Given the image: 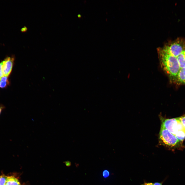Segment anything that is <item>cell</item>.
<instances>
[{"instance_id": "6da1fadb", "label": "cell", "mask_w": 185, "mask_h": 185, "mask_svg": "<svg viewBox=\"0 0 185 185\" xmlns=\"http://www.w3.org/2000/svg\"><path fill=\"white\" fill-rule=\"evenodd\" d=\"M158 50L162 68L168 76L170 81L176 83L180 69L177 57L170 55L161 48Z\"/></svg>"}, {"instance_id": "7a4b0ae2", "label": "cell", "mask_w": 185, "mask_h": 185, "mask_svg": "<svg viewBox=\"0 0 185 185\" xmlns=\"http://www.w3.org/2000/svg\"><path fill=\"white\" fill-rule=\"evenodd\" d=\"M162 127L175 135L180 142L185 138V130L182 124L179 117L170 119L161 117Z\"/></svg>"}, {"instance_id": "3957f363", "label": "cell", "mask_w": 185, "mask_h": 185, "mask_svg": "<svg viewBox=\"0 0 185 185\" xmlns=\"http://www.w3.org/2000/svg\"><path fill=\"white\" fill-rule=\"evenodd\" d=\"M159 140L161 144L172 150L183 148L182 142L169 131L162 127L159 134Z\"/></svg>"}, {"instance_id": "277c9868", "label": "cell", "mask_w": 185, "mask_h": 185, "mask_svg": "<svg viewBox=\"0 0 185 185\" xmlns=\"http://www.w3.org/2000/svg\"><path fill=\"white\" fill-rule=\"evenodd\" d=\"M161 49L170 55L177 57L185 50V40L177 39L166 44Z\"/></svg>"}, {"instance_id": "5b68a950", "label": "cell", "mask_w": 185, "mask_h": 185, "mask_svg": "<svg viewBox=\"0 0 185 185\" xmlns=\"http://www.w3.org/2000/svg\"><path fill=\"white\" fill-rule=\"evenodd\" d=\"M14 58L8 57L2 61V70L3 76L8 77L12 70Z\"/></svg>"}, {"instance_id": "8992f818", "label": "cell", "mask_w": 185, "mask_h": 185, "mask_svg": "<svg viewBox=\"0 0 185 185\" xmlns=\"http://www.w3.org/2000/svg\"><path fill=\"white\" fill-rule=\"evenodd\" d=\"M176 83L178 85H185V67L180 68Z\"/></svg>"}, {"instance_id": "52a82bcc", "label": "cell", "mask_w": 185, "mask_h": 185, "mask_svg": "<svg viewBox=\"0 0 185 185\" xmlns=\"http://www.w3.org/2000/svg\"><path fill=\"white\" fill-rule=\"evenodd\" d=\"M6 184L7 185H21L18 180L13 176L7 177Z\"/></svg>"}, {"instance_id": "ba28073f", "label": "cell", "mask_w": 185, "mask_h": 185, "mask_svg": "<svg viewBox=\"0 0 185 185\" xmlns=\"http://www.w3.org/2000/svg\"><path fill=\"white\" fill-rule=\"evenodd\" d=\"M177 58L180 68L185 67V50Z\"/></svg>"}, {"instance_id": "9c48e42d", "label": "cell", "mask_w": 185, "mask_h": 185, "mask_svg": "<svg viewBox=\"0 0 185 185\" xmlns=\"http://www.w3.org/2000/svg\"><path fill=\"white\" fill-rule=\"evenodd\" d=\"M8 77L3 76L1 78L0 80V88H4L6 87L9 84Z\"/></svg>"}, {"instance_id": "30bf717a", "label": "cell", "mask_w": 185, "mask_h": 185, "mask_svg": "<svg viewBox=\"0 0 185 185\" xmlns=\"http://www.w3.org/2000/svg\"><path fill=\"white\" fill-rule=\"evenodd\" d=\"M7 177L5 175L0 176V185H4L6 184Z\"/></svg>"}, {"instance_id": "8fae6325", "label": "cell", "mask_w": 185, "mask_h": 185, "mask_svg": "<svg viewBox=\"0 0 185 185\" xmlns=\"http://www.w3.org/2000/svg\"><path fill=\"white\" fill-rule=\"evenodd\" d=\"M180 121L185 130V114L182 116L179 117Z\"/></svg>"}, {"instance_id": "7c38bea8", "label": "cell", "mask_w": 185, "mask_h": 185, "mask_svg": "<svg viewBox=\"0 0 185 185\" xmlns=\"http://www.w3.org/2000/svg\"><path fill=\"white\" fill-rule=\"evenodd\" d=\"M102 174L103 177L105 178H106L109 176L110 173L108 170H105L103 171Z\"/></svg>"}, {"instance_id": "4fadbf2b", "label": "cell", "mask_w": 185, "mask_h": 185, "mask_svg": "<svg viewBox=\"0 0 185 185\" xmlns=\"http://www.w3.org/2000/svg\"><path fill=\"white\" fill-rule=\"evenodd\" d=\"M4 76L2 70V62L0 63V78H1Z\"/></svg>"}, {"instance_id": "5bb4252c", "label": "cell", "mask_w": 185, "mask_h": 185, "mask_svg": "<svg viewBox=\"0 0 185 185\" xmlns=\"http://www.w3.org/2000/svg\"><path fill=\"white\" fill-rule=\"evenodd\" d=\"M141 185H154V183L152 182H144Z\"/></svg>"}, {"instance_id": "9a60e30c", "label": "cell", "mask_w": 185, "mask_h": 185, "mask_svg": "<svg viewBox=\"0 0 185 185\" xmlns=\"http://www.w3.org/2000/svg\"><path fill=\"white\" fill-rule=\"evenodd\" d=\"M27 30V28L26 26H24L21 29V31L22 32H25Z\"/></svg>"}, {"instance_id": "2e32d148", "label": "cell", "mask_w": 185, "mask_h": 185, "mask_svg": "<svg viewBox=\"0 0 185 185\" xmlns=\"http://www.w3.org/2000/svg\"><path fill=\"white\" fill-rule=\"evenodd\" d=\"M4 108V107L2 105H0V115L2 111Z\"/></svg>"}, {"instance_id": "e0dca14e", "label": "cell", "mask_w": 185, "mask_h": 185, "mask_svg": "<svg viewBox=\"0 0 185 185\" xmlns=\"http://www.w3.org/2000/svg\"><path fill=\"white\" fill-rule=\"evenodd\" d=\"M154 185H162V182H156L154 183Z\"/></svg>"}, {"instance_id": "ac0fdd59", "label": "cell", "mask_w": 185, "mask_h": 185, "mask_svg": "<svg viewBox=\"0 0 185 185\" xmlns=\"http://www.w3.org/2000/svg\"><path fill=\"white\" fill-rule=\"evenodd\" d=\"M4 185H7L5 184Z\"/></svg>"}, {"instance_id": "d6986e66", "label": "cell", "mask_w": 185, "mask_h": 185, "mask_svg": "<svg viewBox=\"0 0 185 185\" xmlns=\"http://www.w3.org/2000/svg\"><path fill=\"white\" fill-rule=\"evenodd\" d=\"M1 78H0V80Z\"/></svg>"}]
</instances>
